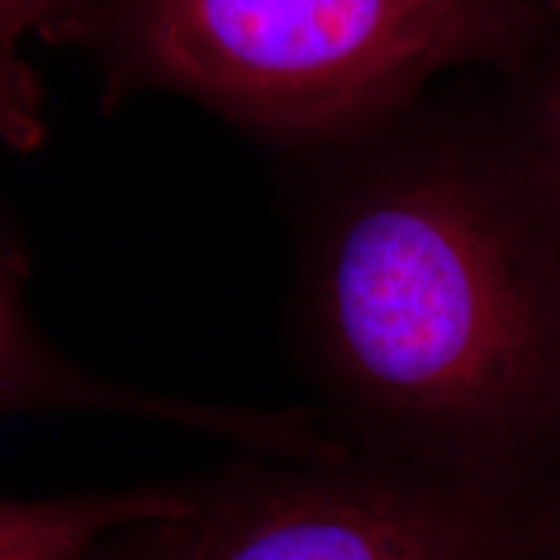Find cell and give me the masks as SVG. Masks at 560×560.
Returning a JSON list of instances; mask_svg holds the SVG:
<instances>
[{
  "instance_id": "9c48e42d",
  "label": "cell",
  "mask_w": 560,
  "mask_h": 560,
  "mask_svg": "<svg viewBox=\"0 0 560 560\" xmlns=\"http://www.w3.org/2000/svg\"><path fill=\"white\" fill-rule=\"evenodd\" d=\"M535 122H537V143L548 164L552 185H556L560 198V62L540 83L535 100Z\"/></svg>"
},
{
  "instance_id": "ba28073f",
  "label": "cell",
  "mask_w": 560,
  "mask_h": 560,
  "mask_svg": "<svg viewBox=\"0 0 560 560\" xmlns=\"http://www.w3.org/2000/svg\"><path fill=\"white\" fill-rule=\"evenodd\" d=\"M96 0H0V50L16 52V42L30 32L42 37L75 19Z\"/></svg>"
},
{
  "instance_id": "6da1fadb",
  "label": "cell",
  "mask_w": 560,
  "mask_h": 560,
  "mask_svg": "<svg viewBox=\"0 0 560 560\" xmlns=\"http://www.w3.org/2000/svg\"><path fill=\"white\" fill-rule=\"evenodd\" d=\"M299 319L366 436L431 470L520 482L560 444V198L540 149L408 140L306 221Z\"/></svg>"
},
{
  "instance_id": "5b68a950",
  "label": "cell",
  "mask_w": 560,
  "mask_h": 560,
  "mask_svg": "<svg viewBox=\"0 0 560 560\" xmlns=\"http://www.w3.org/2000/svg\"><path fill=\"white\" fill-rule=\"evenodd\" d=\"M195 503V482L0 493V560H86L120 529L185 516Z\"/></svg>"
},
{
  "instance_id": "7a4b0ae2",
  "label": "cell",
  "mask_w": 560,
  "mask_h": 560,
  "mask_svg": "<svg viewBox=\"0 0 560 560\" xmlns=\"http://www.w3.org/2000/svg\"><path fill=\"white\" fill-rule=\"evenodd\" d=\"M548 0H96L45 39L100 55L107 102L166 89L272 143L369 138L439 75L522 68Z\"/></svg>"
},
{
  "instance_id": "8992f818",
  "label": "cell",
  "mask_w": 560,
  "mask_h": 560,
  "mask_svg": "<svg viewBox=\"0 0 560 560\" xmlns=\"http://www.w3.org/2000/svg\"><path fill=\"white\" fill-rule=\"evenodd\" d=\"M0 140L16 151L39 149L45 140V91L11 50H0Z\"/></svg>"
},
{
  "instance_id": "3957f363",
  "label": "cell",
  "mask_w": 560,
  "mask_h": 560,
  "mask_svg": "<svg viewBox=\"0 0 560 560\" xmlns=\"http://www.w3.org/2000/svg\"><path fill=\"white\" fill-rule=\"evenodd\" d=\"M195 499L182 560H529L552 540L520 482L350 454L244 467Z\"/></svg>"
},
{
  "instance_id": "30bf717a",
  "label": "cell",
  "mask_w": 560,
  "mask_h": 560,
  "mask_svg": "<svg viewBox=\"0 0 560 560\" xmlns=\"http://www.w3.org/2000/svg\"><path fill=\"white\" fill-rule=\"evenodd\" d=\"M548 3H550V11H552V21L560 24V0H548Z\"/></svg>"
},
{
  "instance_id": "277c9868",
  "label": "cell",
  "mask_w": 560,
  "mask_h": 560,
  "mask_svg": "<svg viewBox=\"0 0 560 560\" xmlns=\"http://www.w3.org/2000/svg\"><path fill=\"white\" fill-rule=\"evenodd\" d=\"M30 257L0 221V420L21 416L125 418L240 441L276 452L289 436L285 412L244 410L136 387L86 369L47 340L26 304Z\"/></svg>"
},
{
  "instance_id": "52a82bcc",
  "label": "cell",
  "mask_w": 560,
  "mask_h": 560,
  "mask_svg": "<svg viewBox=\"0 0 560 560\" xmlns=\"http://www.w3.org/2000/svg\"><path fill=\"white\" fill-rule=\"evenodd\" d=\"M192 514L132 524L104 540L86 560H182L190 540Z\"/></svg>"
}]
</instances>
